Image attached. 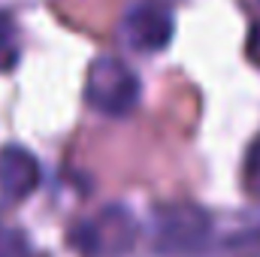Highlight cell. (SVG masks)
Wrapping results in <instances>:
<instances>
[{"label": "cell", "mask_w": 260, "mask_h": 257, "mask_svg": "<svg viewBox=\"0 0 260 257\" xmlns=\"http://www.w3.org/2000/svg\"><path fill=\"white\" fill-rule=\"evenodd\" d=\"M242 182L251 197H260V139L251 142L248 154H245V167H242Z\"/></svg>", "instance_id": "ba28073f"}, {"label": "cell", "mask_w": 260, "mask_h": 257, "mask_svg": "<svg viewBox=\"0 0 260 257\" xmlns=\"http://www.w3.org/2000/svg\"><path fill=\"white\" fill-rule=\"evenodd\" d=\"M139 79L121 58L103 55L88 67L85 100L94 112L106 118H121L139 103Z\"/></svg>", "instance_id": "7a4b0ae2"}, {"label": "cell", "mask_w": 260, "mask_h": 257, "mask_svg": "<svg viewBox=\"0 0 260 257\" xmlns=\"http://www.w3.org/2000/svg\"><path fill=\"white\" fill-rule=\"evenodd\" d=\"M151 239L157 254H194L212 239V215L197 203L160 206L151 218Z\"/></svg>", "instance_id": "6da1fadb"}, {"label": "cell", "mask_w": 260, "mask_h": 257, "mask_svg": "<svg viewBox=\"0 0 260 257\" xmlns=\"http://www.w3.org/2000/svg\"><path fill=\"white\" fill-rule=\"evenodd\" d=\"M248 58L260 67V21L251 27V34H248Z\"/></svg>", "instance_id": "9c48e42d"}, {"label": "cell", "mask_w": 260, "mask_h": 257, "mask_svg": "<svg viewBox=\"0 0 260 257\" xmlns=\"http://www.w3.org/2000/svg\"><path fill=\"white\" fill-rule=\"evenodd\" d=\"M40 188V160L24 145L0 148V194L6 200H24Z\"/></svg>", "instance_id": "5b68a950"}, {"label": "cell", "mask_w": 260, "mask_h": 257, "mask_svg": "<svg viewBox=\"0 0 260 257\" xmlns=\"http://www.w3.org/2000/svg\"><path fill=\"white\" fill-rule=\"evenodd\" d=\"M18 64V30H15V21L0 12V73L12 70Z\"/></svg>", "instance_id": "8992f818"}, {"label": "cell", "mask_w": 260, "mask_h": 257, "mask_svg": "<svg viewBox=\"0 0 260 257\" xmlns=\"http://www.w3.org/2000/svg\"><path fill=\"white\" fill-rule=\"evenodd\" d=\"M0 257H34L30 239L18 227H3L0 224Z\"/></svg>", "instance_id": "52a82bcc"}, {"label": "cell", "mask_w": 260, "mask_h": 257, "mask_svg": "<svg viewBox=\"0 0 260 257\" xmlns=\"http://www.w3.org/2000/svg\"><path fill=\"white\" fill-rule=\"evenodd\" d=\"M136 239V221L127 209L109 206L94 218H85L73 227L70 245L82 257H121Z\"/></svg>", "instance_id": "3957f363"}, {"label": "cell", "mask_w": 260, "mask_h": 257, "mask_svg": "<svg viewBox=\"0 0 260 257\" xmlns=\"http://www.w3.org/2000/svg\"><path fill=\"white\" fill-rule=\"evenodd\" d=\"M176 34V15L173 6L164 0H139L133 3L121 21V37L133 52L157 55L173 43Z\"/></svg>", "instance_id": "277c9868"}]
</instances>
